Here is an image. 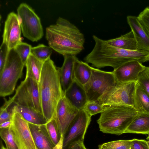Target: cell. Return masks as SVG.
<instances>
[{
    "mask_svg": "<svg viewBox=\"0 0 149 149\" xmlns=\"http://www.w3.org/2000/svg\"><path fill=\"white\" fill-rule=\"evenodd\" d=\"M38 87L42 112L48 122L54 116L58 101L64 95L58 68L50 58L43 63Z\"/></svg>",
    "mask_w": 149,
    "mask_h": 149,
    "instance_id": "7a4b0ae2",
    "label": "cell"
},
{
    "mask_svg": "<svg viewBox=\"0 0 149 149\" xmlns=\"http://www.w3.org/2000/svg\"><path fill=\"white\" fill-rule=\"evenodd\" d=\"M147 143H148V147H149V142H148V141H147Z\"/></svg>",
    "mask_w": 149,
    "mask_h": 149,
    "instance_id": "74e56055",
    "label": "cell"
},
{
    "mask_svg": "<svg viewBox=\"0 0 149 149\" xmlns=\"http://www.w3.org/2000/svg\"><path fill=\"white\" fill-rule=\"evenodd\" d=\"M91 116L103 112L105 106L102 105L98 100L88 101L83 108Z\"/></svg>",
    "mask_w": 149,
    "mask_h": 149,
    "instance_id": "f546056e",
    "label": "cell"
},
{
    "mask_svg": "<svg viewBox=\"0 0 149 149\" xmlns=\"http://www.w3.org/2000/svg\"><path fill=\"white\" fill-rule=\"evenodd\" d=\"M105 41L108 44L118 48L138 51L136 42L131 30L120 37Z\"/></svg>",
    "mask_w": 149,
    "mask_h": 149,
    "instance_id": "ffe728a7",
    "label": "cell"
},
{
    "mask_svg": "<svg viewBox=\"0 0 149 149\" xmlns=\"http://www.w3.org/2000/svg\"><path fill=\"white\" fill-rule=\"evenodd\" d=\"M125 133L149 135V113H138L126 130Z\"/></svg>",
    "mask_w": 149,
    "mask_h": 149,
    "instance_id": "d6986e66",
    "label": "cell"
},
{
    "mask_svg": "<svg viewBox=\"0 0 149 149\" xmlns=\"http://www.w3.org/2000/svg\"><path fill=\"white\" fill-rule=\"evenodd\" d=\"M45 37L49 46L63 56H76L84 48V34L74 24L61 17L46 28Z\"/></svg>",
    "mask_w": 149,
    "mask_h": 149,
    "instance_id": "6da1fadb",
    "label": "cell"
},
{
    "mask_svg": "<svg viewBox=\"0 0 149 149\" xmlns=\"http://www.w3.org/2000/svg\"><path fill=\"white\" fill-rule=\"evenodd\" d=\"M45 125L53 143L55 146L62 148L63 136L58 129L55 118L48 122Z\"/></svg>",
    "mask_w": 149,
    "mask_h": 149,
    "instance_id": "cb8c5ba5",
    "label": "cell"
},
{
    "mask_svg": "<svg viewBox=\"0 0 149 149\" xmlns=\"http://www.w3.org/2000/svg\"><path fill=\"white\" fill-rule=\"evenodd\" d=\"M52 53V49L43 44L32 47L31 54L37 59L44 62L49 58Z\"/></svg>",
    "mask_w": 149,
    "mask_h": 149,
    "instance_id": "d4e9b609",
    "label": "cell"
},
{
    "mask_svg": "<svg viewBox=\"0 0 149 149\" xmlns=\"http://www.w3.org/2000/svg\"><path fill=\"white\" fill-rule=\"evenodd\" d=\"M134 107L138 113H149V95L137 82L134 99Z\"/></svg>",
    "mask_w": 149,
    "mask_h": 149,
    "instance_id": "7402d4cb",
    "label": "cell"
},
{
    "mask_svg": "<svg viewBox=\"0 0 149 149\" xmlns=\"http://www.w3.org/2000/svg\"><path fill=\"white\" fill-rule=\"evenodd\" d=\"M132 143V140L115 141L100 144L98 146V148L105 149H130Z\"/></svg>",
    "mask_w": 149,
    "mask_h": 149,
    "instance_id": "4316f807",
    "label": "cell"
},
{
    "mask_svg": "<svg viewBox=\"0 0 149 149\" xmlns=\"http://www.w3.org/2000/svg\"><path fill=\"white\" fill-rule=\"evenodd\" d=\"M146 67L138 61H131L124 63L112 72L117 83L136 81L139 74Z\"/></svg>",
    "mask_w": 149,
    "mask_h": 149,
    "instance_id": "4fadbf2b",
    "label": "cell"
},
{
    "mask_svg": "<svg viewBox=\"0 0 149 149\" xmlns=\"http://www.w3.org/2000/svg\"><path fill=\"white\" fill-rule=\"evenodd\" d=\"M0 134L6 144L7 149H18L10 127L0 129Z\"/></svg>",
    "mask_w": 149,
    "mask_h": 149,
    "instance_id": "83f0119b",
    "label": "cell"
},
{
    "mask_svg": "<svg viewBox=\"0 0 149 149\" xmlns=\"http://www.w3.org/2000/svg\"><path fill=\"white\" fill-rule=\"evenodd\" d=\"M9 51L7 46L2 42L0 47V73L4 68Z\"/></svg>",
    "mask_w": 149,
    "mask_h": 149,
    "instance_id": "d6a6232c",
    "label": "cell"
},
{
    "mask_svg": "<svg viewBox=\"0 0 149 149\" xmlns=\"http://www.w3.org/2000/svg\"><path fill=\"white\" fill-rule=\"evenodd\" d=\"M11 120L6 121L0 124V129L6 128L10 127L11 125Z\"/></svg>",
    "mask_w": 149,
    "mask_h": 149,
    "instance_id": "d590c367",
    "label": "cell"
},
{
    "mask_svg": "<svg viewBox=\"0 0 149 149\" xmlns=\"http://www.w3.org/2000/svg\"><path fill=\"white\" fill-rule=\"evenodd\" d=\"M147 139L148 140V141L149 142V138Z\"/></svg>",
    "mask_w": 149,
    "mask_h": 149,
    "instance_id": "ab89813d",
    "label": "cell"
},
{
    "mask_svg": "<svg viewBox=\"0 0 149 149\" xmlns=\"http://www.w3.org/2000/svg\"><path fill=\"white\" fill-rule=\"evenodd\" d=\"M1 149H7L4 147L2 144L1 143Z\"/></svg>",
    "mask_w": 149,
    "mask_h": 149,
    "instance_id": "8d00e7d4",
    "label": "cell"
},
{
    "mask_svg": "<svg viewBox=\"0 0 149 149\" xmlns=\"http://www.w3.org/2000/svg\"><path fill=\"white\" fill-rule=\"evenodd\" d=\"M10 127L18 149H36L28 122L15 112Z\"/></svg>",
    "mask_w": 149,
    "mask_h": 149,
    "instance_id": "30bf717a",
    "label": "cell"
},
{
    "mask_svg": "<svg viewBox=\"0 0 149 149\" xmlns=\"http://www.w3.org/2000/svg\"><path fill=\"white\" fill-rule=\"evenodd\" d=\"M139 85L149 95V67H146L139 74L137 80Z\"/></svg>",
    "mask_w": 149,
    "mask_h": 149,
    "instance_id": "4dcf8cb0",
    "label": "cell"
},
{
    "mask_svg": "<svg viewBox=\"0 0 149 149\" xmlns=\"http://www.w3.org/2000/svg\"><path fill=\"white\" fill-rule=\"evenodd\" d=\"M148 136H149V135H148Z\"/></svg>",
    "mask_w": 149,
    "mask_h": 149,
    "instance_id": "b9f144b4",
    "label": "cell"
},
{
    "mask_svg": "<svg viewBox=\"0 0 149 149\" xmlns=\"http://www.w3.org/2000/svg\"><path fill=\"white\" fill-rule=\"evenodd\" d=\"M16 105L9 100H6L0 110V124L11 120L14 113V108Z\"/></svg>",
    "mask_w": 149,
    "mask_h": 149,
    "instance_id": "484cf974",
    "label": "cell"
},
{
    "mask_svg": "<svg viewBox=\"0 0 149 149\" xmlns=\"http://www.w3.org/2000/svg\"><path fill=\"white\" fill-rule=\"evenodd\" d=\"M25 65L14 49L9 51L4 68L0 73V95L5 97L13 92L22 76Z\"/></svg>",
    "mask_w": 149,
    "mask_h": 149,
    "instance_id": "277c9868",
    "label": "cell"
},
{
    "mask_svg": "<svg viewBox=\"0 0 149 149\" xmlns=\"http://www.w3.org/2000/svg\"><path fill=\"white\" fill-rule=\"evenodd\" d=\"M91 117L84 109L79 111L63 135L62 149H66L74 143L84 141Z\"/></svg>",
    "mask_w": 149,
    "mask_h": 149,
    "instance_id": "9c48e42d",
    "label": "cell"
},
{
    "mask_svg": "<svg viewBox=\"0 0 149 149\" xmlns=\"http://www.w3.org/2000/svg\"><path fill=\"white\" fill-rule=\"evenodd\" d=\"M79 111L71 105L64 95L59 100L54 117L63 136Z\"/></svg>",
    "mask_w": 149,
    "mask_h": 149,
    "instance_id": "7c38bea8",
    "label": "cell"
},
{
    "mask_svg": "<svg viewBox=\"0 0 149 149\" xmlns=\"http://www.w3.org/2000/svg\"><path fill=\"white\" fill-rule=\"evenodd\" d=\"M36 149H62L52 142L47 132L45 124L37 125L28 123Z\"/></svg>",
    "mask_w": 149,
    "mask_h": 149,
    "instance_id": "5bb4252c",
    "label": "cell"
},
{
    "mask_svg": "<svg viewBox=\"0 0 149 149\" xmlns=\"http://www.w3.org/2000/svg\"><path fill=\"white\" fill-rule=\"evenodd\" d=\"M14 111L18 113L26 121L37 125L46 124L47 120L42 113L34 109L16 105Z\"/></svg>",
    "mask_w": 149,
    "mask_h": 149,
    "instance_id": "ac0fdd59",
    "label": "cell"
},
{
    "mask_svg": "<svg viewBox=\"0 0 149 149\" xmlns=\"http://www.w3.org/2000/svg\"><path fill=\"white\" fill-rule=\"evenodd\" d=\"M9 100L17 105L31 107L42 113L38 82L25 77L16 90L15 95Z\"/></svg>",
    "mask_w": 149,
    "mask_h": 149,
    "instance_id": "52a82bcc",
    "label": "cell"
},
{
    "mask_svg": "<svg viewBox=\"0 0 149 149\" xmlns=\"http://www.w3.org/2000/svg\"><path fill=\"white\" fill-rule=\"evenodd\" d=\"M98 149H102V148H98Z\"/></svg>",
    "mask_w": 149,
    "mask_h": 149,
    "instance_id": "60d3db41",
    "label": "cell"
},
{
    "mask_svg": "<svg viewBox=\"0 0 149 149\" xmlns=\"http://www.w3.org/2000/svg\"><path fill=\"white\" fill-rule=\"evenodd\" d=\"M64 94L71 105L79 111L83 109L88 101L84 86L75 79Z\"/></svg>",
    "mask_w": 149,
    "mask_h": 149,
    "instance_id": "9a60e30c",
    "label": "cell"
},
{
    "mask_svg": "<svg viewBox=\"0 0 149 149\" xmlns=\"http://www.w3.org/2000/svg\"><path fill=\"white\" fill-rule=\"evenodd\" d=\"M66 149H88L85 147L84 141H79L70 146Z\"/></svg>",
    "mask_w": 149,
    "mask_h": 149,
    "instance_id": "e575fe53",
    "label": "cell"
},
{
    "mask_svg": "<svg viewBox=\"0 0 149 149\" xmlns=\"http://www.w3.org/2000/svg\"><path fill=\"white\" fill-rule=\"evenodd\" d=\"M97 122L103 133L120 135L125 132L138 113L133 107L122 105L104 106Z\"/></svg>",
    "mask_w": 149,
    "mask_h": 149,
    "instance_id": "3957f363",
    "label": "cell"
},
{
    "mask_svg": "<svg viewBox=\"0 0 149 149\" xmlns=\"http://www.w3.org/2000/svg\"><path fill=\"white\" fill-rule=\"evenodd\" d=\"M92 71V67L88 63L78 59L75 62L74 67V76L75 79L83 86L90 79Z\"/></svg>",
    "mask_w": 149,
    "mask_h": 149,
    "instance_id": "44dd1931",
    "label": "cell"
},
{
    "mask_svg": "<svg viewBox=\"0 0 149 149\" xmlns=\"http://www.w3.org/2000/svg\"><path fill=\"white\" fill-rule=\"evenodd\" d=\"M137 81L117 83L108 89L98 100L103 106L122 105L134 107Z\"/></svg>",
    "mask_w": 149,
    "mask_h": 149,
    "instance_id": "8992f818",
    "label": "cell"
},
{
    "mask_svg": "<svg viewBox=\"0 0 149 149\" xmlns=\"http://www.w3.org/2000/svg\"><path fill=\"white\" fill-rule=\"evenodd\" d=\"M127 19L136 42L137 50L149 52V37L141 24L137 17L128 15Z\"/></svg>",
    "mask_w": 149,
    "mask_h": 149,
    "instance_id": "2e32d148",
    "label": "cell"
},
{
    "mask_svg": "<svg viewBox=\"0 0 149 149\" xmlns=\"http://www.w3.org/2000/svg\"><path fill=\"white\" fill-rule=\"evenodd\" d=\"M17 15L21 31L25 37L33 41H37L43 35L40 18L34 10L26 3H21L17 9Z\"/></svg>",
    "mask_w": 149,
    "mask_h": 149,
    "instance_id": "5b68a950",
    "label": "cell"
},
{
    "mask_svg": "<svg viewBox=\"0 0 149 149\" xmlns=\"http://www.w3.org/2000/svg\"><path fill=\"white\" fill-rule=\"evenodd\" d=\"M21 30L17 14L12 12L7 15L5 22L2 42L7 46L9 51L14 49L22 42Z\"/></svg>",
    "mask_w": 149,
    "mask_h": 149,
    "instance_id": "8fae6325",
    "label": "cell"
},
{
    "mask_svg": "<svg viewBox=\"0 0 149 149\" xmlns=\"http://www.w3.org/2000/svg\"><path fill=\"white\" fill-rule=\"evenodd\" d=\"M149 138V136H148L147 137L146 139H148Z\"/></svg>",
    "mask_w": 149,
    "mask_h": 149,
    "instance_id": "f35d334b",
    "label": "cell"
},
{
    "mask_svg": "<svg viewBox=\"0 0 149 149\" xmlns=\"http://www.w3.org/2000/svg\"><path fill=\"white\" fill-rule=\"evenodd\" d=\"M132 140V143L130 149H149L148 141L136 139H133Z\"/></svg>",
    "mask_w": 149,
    "mask_h": 149,
    "instance_id": "836d02e7",
    "label": "cell"
},
{
    "mask_svg": "<svg viewBox=\"0 0 149 149\" xmlns=\"http://www.w3.org/2000/svg\"><path fill=\"white\" fill-rule=\"evenodd\" d=\"M117 83L112 71H105L92 67L91 77L84 86L88 101L98 100L108 89Z\"/></svg>",
    "mask_w": 149,
    "mask_h": 149,
    "instance_id": "ba28073f",
    "label": "cell"
},
{
    "mask_svg": "<svg viewBox=\"0 0 149 149\" xmlns=\"http://www.w3.org/2000/svg\"><path fill=\"white\" fill-rule=\"evenodd\" d=\"M31 46L26 42H21L14 48L19 55L25 65L26 62L31 54Z\"/></svg>",
    "mask_w": 149,
    "mask_h": 149,
    "instance_id": "f1b7e54d",
    "label": "cell"
},
{
    "mask_svg": "<svg viewBox=\"0 0 149 149\" xmlns=\"http://www.w3.org/2000/svg\"><path fill=\"white\" fill-rule=\"evenodd\" d=\"M43 63L31 54L25 64L26 70L25 77L32 79L38 82Z\"/></svg>",
    "mask_w": 149,
    "mask_h": 149,
    "instance_id": "603a6c76",
    "label": "cell"
},
{
    "mask_svg": "<svg viewBox=\"0 0 149 149\" xmlns=\"http://www.w3.org/2000/svg\"><path fill=\"white\" fill-rule=\"evenodd\" d=\"M144 30L149 37V7H146L137 16Z\"/></svg>",
    "mask_w": 149,
    "mask_h": 149,
    "instance_id": "1f68e13d",
    "label": "cell"
},
{
    "mask_svg": "<svg viewBox=\"0 0 149 149\" xmlns=\"http://www.w3.org/2000/svg\"><path fill=\"white\" fill-rule=\"evenodd\" d=\"M63 56V64L61 67L58 68L61 87L64 94L74 79V65L75 61L78 58L76 56L68 55Z\"/></svg>",
    "mask_w": 149,
    "mask_h": 149,
    "instance_id": "e0dca14e",
    "label": "cell"
}]
</instances>
